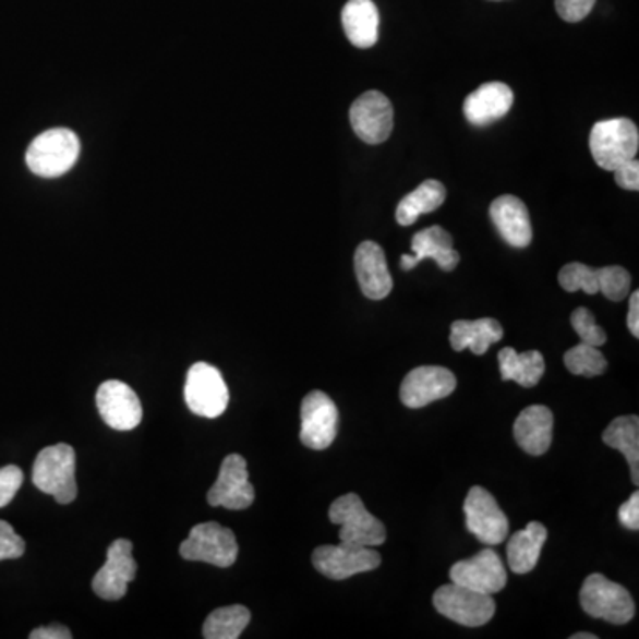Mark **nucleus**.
Here are the masks:
<instances>
[{
    "label": "nucleus",
    "mask_w": 639,
    "mask_h": 639,
    "mask_svg": "<svg viewBox=\"0 0 639 639\" xmlns=\"http://www.w3.org/2000/svg\"><path fill=\"white\" fill-rule=\"evenodd\" d=\"M514 106V92L503 82H489L463 101V114L474 126H487L508 114Z\"/></svg>",
    "instance_id": "obj_20"
},
{
    "label": "nucleus",
    "mask_w": 639,
    "mask_h": 639,
    "mask_svg": "<svg viewBox=\"0 0 639 639\" xmlns=\"http://www.w3.org/2000/svg\"><path fill=\"white\" fill-rule=\"evenodd\" d=\"M596 0H556V11L562 20L576 24L592 13Z\"/></svg>",
    "instance_id": "obj_36"
},
{
    "label": "nucleus",
    "mask_w": 639,
    "mask_h": 639,
    "mask_svg": "<svg viewBox=\"0 0 639 639\" xmlns=\"http://www.w3.org/2000/svg\"><path fill=\"white\" fill-rule=\"evenodd\" d=\"M329 519L341 526L339 540L345 544L377 547L386 542V526L366 510L358 494H345L330 505Z\"/></svg>",
    "instance_id": "obj_4"
},
{
    "label": "nucleus",
    "mask_w": 639,
    "mask_h": 639,
    "mask_svg": "<svg viewBox=\"0 0 639 639\" xmlns=\"http://www.w3.org/2000/svg\"><path fill=\"white\" fill-rule=\"evenodd\" d=\"M96 407L101 420L118 432H129L143 420V406L134 389L121 381H107L98 387Z\"/></svg>",
    "instance_id": "obj_15"
},
{
    "label": "nucleus",
    "mask_w": 639,
    "mask_h": 639,
    "mask_svg": "<svg viewBox=\"0 0 639 639\" xmlns=\"http://www.w3.org/2000/svg\"><path fill=\"white\" fill-rule=\"evenodd\" d=\"M602 441L610 448L618 449L627 458L630 466L632 483L639 482V418L638 415H622L611 421L604 430Z\"/></svg>",
    "instance_id": "obj_27"
},
{
    "label": "nucleus",
    "mask_w": 639,
    "mask_h": 639,
    "mask_svg": "<svg viewBox=\"0 0 639 639\" xmlns=\"http://www.w3.org/2000/svg\"><path fill=\"white\" fill-rule=\"evenodd\" d=\"M81 153V141L68 129L47 130L31 143L25 162L41 178H58L75 166Z\"/></svg>",
    "instance_id": "obj_2"
},
{
    "label": "nucleus",
    "mask_w": 639,
    "mask_h": 639,
    "mask_svg": "<svg viewBox=\"0 0 639 639\" xmlns=\"http://www.w3.org/2000/svg\"><path fill=\"white\" fill-rule=\"evenodd\" d=\"M251 622V611L248 607L234 606L219 607L212 611L205 625H203V638L206 639H237L244 632Z\"/></svg>",
    "instance_id": "obj_29"
},
{
    "label": "nucleus",
    "mask_w": 639,
    "mask_h": 639,
    "mask_svg": "<svg viewBox=\"0 0 639 639\" xmlns=\"http://www.w3.org/2000/svg\"><path fill=\"white\" fill-rule=\"evenodd\" d=\"M468 530L482 544L499 545L508 536V517L497 505L496 497L483 487H472L463 503Z\"/></svg>",
    "instance_id": "obj_10"
},
{
    "label": "nucleus",
    "mask_w": 639,
    "mask_h": 639,
    "mask_svg": "<svg viewBox=\"0 0 639 639\" xmlns=\"http://www.w3.org/2000/svg\"><path fill=\"white\" fill-rule=\"evenodd\" d=\"M338 407L322 391H311L301 406V441L305 448L327 449L338 434Z\"/></svg>",
    "instance_id": "obj_12"
},
{
    "label": "nucleus",
    "mask_w": 639,
    "mask_h": 639,
    "mask_svg": "<svg viewBox=\"0 0 639 639\" xmlns=\"http://www.w3.org/2000/svg\"><path fill=\"white\" fill-rule=\"evenodd\" d=\"M341 22L353 47L372 48L377 45L381 16L373 0H349L341 13Z\"/></svg>",
    "instance_id": "obj_24"
},
{
    "label": "nucleus",
    "mask_w": 639,
    "mask_h": 639,
    "mask_svg": "<svg viewBox=\"0 0 639 639\" xmlns=\"http://www.w3.org/2000/svg\"><path fill=\"white\" fill-rule=\"evenodd\" d=\"M570 324H572L574 330L578 333L582 343L592 345V347H602V345L606 343V330L596 324L595 316L587 308H578V310L574 311L572 316H570Z\"/></svg>",
    "instance_id": "obj_33"
},
{
    "label": "nucleus",
    "mask_w": 639,
    "mask_h": 639,
    "mask_svg": "<svg viewBox=\"0 0 639 639\" xmlns=\"http://www.w3.org/2000/svg\"><path fill=\"white\" fill-rule=\"evenodd\" d=\"M212 506L228 510H245L254 502L253 483L249 482L248 462L242 455H228L220 466L217 482L206 496Z\"/></svg>",
    "instance_id": "obj_14"
},
{
    "label": "nucleus",
    "mask_w": 639,
    "mask_h": 639,
    "mask_svg": "<svg viewBox=\"0 0 639 639\" xmlns=\"http://www.w3.org/2000/svg\"><path fill=\"white\" fill-rule=\"evenodd\" d=\"M180 554L189 562H203L228 568L237 562L239 544L234 533L219 522H203L192 528L189 539L180 545Z\"/></svg>",
    "instance_id": "obj_6"
},
{
    "label": "nucleus",
    "mask_w": 639,
    "mask_h": 639,
    "mask_svg": "<svg viewBox=\"0 0 639 639\" xmlns=\"http://www.w3.org/2000/svg\"><path fill=\"white\" fill-rule=\"evenodd\" d=\"M494 2H499V0H494Z\"/></svg>",
    "instance_id": "obj_42"
},
{
    "label": "nucleus",
    "mask_w": 639,
    "mask_h": 639,
    "mask_svg": "<svg viewBox=\"0 0 639 639\" xmlns=\"http://www.w3.org/2000/svg\"><path fill=\"white\" fill-rule=\"evenodd\" d=\"M412 256H401V270H412L423 260H434L444 273H451L460 262V254L454 249V239L446 229L441 226L423 229L412 239Z\"/></svg>",
    "instance_id": "obj_18"
},
{
    "label": "nucleus",
    "mask_w": 639,
    "mask_h": 639,
    "mask_svg": "<svg viewBox=\"0 0 639 639\" xmlns=\"http://www.w3.org/2000/svg\"><path fill=\"white\" fill-rule=\"evenodd\" d=\"M31 639H72L73 635L64 625H50V627H39L34 629L29 635Z\"/></svg>",
    "instance_id": "obj_39"
},
{
    "label": "nucleus",
    "mask_w": 639,
    "mask_h": 639,
    "mask_svg": "<svg viewBox=\"0 0 639 639\" xmlns=\"http://www.w3.org/2000/svg\"><path fill=\"white\" fill-rule=\"evenodd\" d=\"M185 401L200 418H219L229 403V391L222 373L208 363H196L186 373Z\"/></svg>",
    "instance_id": "obj_8"
},
{
    "label": "nucleus",
    "mask_w": 639,
    "mask_h": 639,
    "mask_svg": "<svg viewBox=\"0 0 639 639\" xmlns=\"http://www.w3.org/2000/svg\"><path fill=\"white\" fill-rule=\"evenodd\" d=\"M75 471V449L70 444H53L36 457L33 483L39 491L56 497L59 505H70L76 497Z\"/></svg>",
    "instance_id": "obj_1"
},
{
    "label": "nucleus",
    "mask_w": 639,
    "mask_h": 639,
    "mask_svg": "<svg viewBox=\"0 0 639 639\" xmlns=\"http://www.w3.org/2000/svg\"><path fill=\"white\" fill-rule=\"evenodd\" d=\"M627 327H629L630 335L639 338V291H632V297H630Z\"/></svg>",
    "instance_id": "obj_40"
},
{
    "label": "nucleus",
    "mask_w": 639,
    "mask_h": 639,
    "mask_svg": "<svg viewBox=\"0 0 639 639\" xmlns=\"http://www.w3.org/2000/svg\"><path fill=\"white\" fill-rule=\"evenodd\" d=\"M554 415L544 406H531L520 412L514 425L517 444L526 454L540 457L553 443Z\"/></svg>",
    "instance_id": "obj_22"
},
{
    "label": "nucleus",
    "mask_w": 639,
    "mask_h": 639,
    "mask_svg": "<svg viewBox=\"0 0 639 639\" xmlns=\"http://www.w3.org/2000/svg\"><path fill=\"white\" fill-rule=\"evenodd\" d=\"M25 553V542L19 536L13 526L0 520V562L4 559L22 558Z\"/></svg>",
    "instance_id": "obj_34"
},
{
    "label": "nucleus",
    "mask_w": 639,
    "mask_h": 639,
    "mask_svg": "<svg viewBox=\"0 0 639 639\" xmlns=\"http://www.w3.org/2000/svg\"><path fill=\"white\" fill-rule=\"evenodd\" d=\"M434 606L441 615L466 627H482L496 613V602L492 595L455 582L444 584L434 593Z\"/></svg>",
    "instance_id": "obj_7"
},
{
    "label": "nucleus",
    "mask_w": 639,
    "mask_h": 639,
    "mask_svg": "<svg viewBox=\"0 0 639 639\" xmlns=\"http://www.w3.org/2000/svg\"><path fill=\"white\" fill-rule=\"evenodd\" d=\"M599 291L613 302H622L630 291V274L624 267H604L596 270Z\"/></svg>",
    "instance_id": "obj_32"
},
{
    "label": "nucleus",
    "mask_w": 639,
    "mask_h": 639,
    "mask_svg": "<svg viewBox=\"0 0 639 639\" xmlns=\"http://www.w3.org/2000/svg\"><path fill=\"white\" fill-rule=\"evenodd\" d=\"M391 101L381 92H366L353 101L350 109V123L353 132L363 143L382 144L386 143L393 132Z\"/></svg>",
    "instance_id": "obj_11"
},
{
    "label": "nucleus",
    "mask_w": 639,
    "mask_h": 639,
    "mask_svg": "<svg viewBox=\"0 0 639 639\" xmlns=\"http://www.w3.org/2000/svg\"><path fill=\"white\" fill-rule=\"evenodd\" d=\"M132 542L118 539L107 548V562L93 578V590L104 601H120L129 582L134 581L137 564L132 556Z\"/></svg>",
    "instance_id": "obj_13"
},
{
    "label": "nucleus",
    "mask_w": 639,
    "mask_h": 639,
    "mask_svg": "<svg viewBox=\"0 0 639 639\" xmlns=\"http://www.w3.org/2000/svg\"><path fill=\"white\" fill-rule=\"evenodd\" d=\"M559 287L568 293L582 290L588 296L599 293V279L595 268H590L584 263H568L558 274Z\"/></svg>",
    "instance_id": "obj_31"
},
{
    "label": "nucleus",
    "mask_w": 639,
    "mask_h": 639,
    "mask_svg": "<svg viewBox=\"0 0 639 639\" xmlns=\"http://www.w3.org/2000/svg\"><path fill=\"white\" fill-rule=\"evenodd\" d=\"M457 387V377L443 366H420L412 370L400 387L403 406L421 409L434 401L443 400Z\"/></svg>",
    "instance_id": "obj_17"
},
{
    "label": "nucleus",
    "mask_w": 639,
    "mask_h": 639,
    "mask_svg": "<svg viewBox=\"0 0 639 639\" xmlns=\"http://www.w3.org/2000/svg\"><path fill=\"white\" fill-rule=\"evenodd\" d=\"M565 366L574 375H584V377H596L607 370V361L602 355L599 347H592L588 343H579L565 353Z\"/></svg>",
    "instance_id": "obj_30"
},
{
    "label": "nucleus",
    "mask_w": 639,
    "mask_h": 639,
    "mask_svg": "<svg viewBox=\"0 0 639 639\" xmlns=\"http://www.w3.org/2000/svg\"><path fill=\"white\" fill-rule=\"evenodd\" d=\"M24 483V472L16 466H5L0 469V508L10 505L15 499L16 492Z\"/></svg>",
    "instance_id": "obj_35"
},
{
    "label": "nucleus",
    "mask_w": 639,
    "mask_h": 639,
    "mask_svg": "<svg viewBox=\"0 0 639 639\" xmlns=\"http://www.w3.org/2000/svg\"><path fill=\"white\" fill-rule=\"evenodd\" d=\"M449 579L455 584L489 593V595L502 592L508 582L505 565L499 554L491 547L483 548L472 558L457 562L449 570Z\"/></svg>",
    "instance_id": "obj_16"
},
{
    "label": "nucleus",
    "mask_w": 639,
    "mask_h": 639,
    "mask_svg": "<svg viewBox=\"0 0 639 639\" xmlns=\"http://www.w3.org/2000/svg\"><path fill=\"white\" fill-rule=\"evenodd\" d=\"M381 554L364 545H319L313 553V565L325 578L343 581L355 574L370 572L381 567Z\"/></svg>",
    "instance_id": "obj_9"
},
{
    "label": "nucleus",
    "mask_w": 639,
    "mask_h": 639,
    "mask_svg": "<svg viewBox=\"0 0 639 639\" xmlns=\"http://www.w3.org/2000/svg\"><path fill=\"white\" fill-rule=\"evenodd\" d=\"M579 599L584 613L593 618H601L615 625H624L635 618V601L630 593L622 584L610 581L602 574L588 576Z\"/></svg>",
    "instance_id": "obj_5"
},
{
    "label": "nucleus",
    "mask_w": 639,
    "mask_h": 639,
    "mask_svg": "<svg viewBox=\"0 0 639 639\" xmlns=\"http://www.w3.org/2000/svg\"><path fill=\"white\" fill-rule=\"evenodd\" d=\"M618 519H620L622 526L627 530L638 531L639 530V494L635 492L632 496L620 506L618 510Z\"/></svg>",
    "instance_id": "obj_38"
},
{
    "label": "nucleus",
    "mask_w": 639,
    "mask_h": 639,
    "mask_svg": "<svg viewBox=\"0 0 639 639\" xmlns=\"http://www.w3.org/2000/svg\"><path fill=\"white\" fill-rule=\"evenodd\" d=\"M503 336L505 330L497 319H457L451 324L449 343L457 352L469 349L477 355H483L491 349V345L502 341Z\"/></svg>",
    "instance_id": "obj_23"
},
{
    "label": "nucleus",
    "mask_w": 639,
    "mask_h": 639,
    "mask_svg": "<svg viewBox=\"0 0 639 639\" xmlns=\"http://www.w3.org/2000/svg\"><path fill=\"white\" fill-rule=\"evenodd\" d=\"M446 201V186L437 180H426L407 194L396 208V222L400 226H412L421 215L435 212Z\"/></svg>",
    "instance_id": "obj_28"
},
{
    "label": "nucleus",
    "mask_w": 639,
    "mask_h": 639,
    "mask_svg": "<svg viewBox=\"0 0 639 639\" xmlns=\"http://www.w3.org/2000/svg\"><path fill=\"white\" fill-rule=\"evenodd\" d=\"M613 172H615L616 185L620 186V189L639 191V162L636 158H630Z\"/></svg>",
    "instance_id": "obj_37"
},
{
    "label": "nucleus",
    "mask_w": 639,
    "mask_h": 639,
    "mask_svg": "<svg viewBox=\"0 0 639 639\" xmlns=\"http://www.w3.org/2000/svg\"><path fill=\"white\" fill-rule=\"evenodd\" d=\"M353 267L358 276L359 287L364 296L372 301L386 299L393 290V277L387 268L386 254L381 245L375 242H363L359 244Z\"/></svg>",
    "instance_id": "obj_19"
},
{
    "label": "nucleus",
    "mask_w": 639,
    "mask_h": 639,
    "mask_svg": "<svg viewBox=\"0 0 639 639\" xmlns=\"http://www.w3.org/2000/svg\"><path fill=\"white\" fill-rule=\"evenodd\" d=\"M547 540V528L542 522H530L525 530L517 531L508 542V565L511 572L528 574L539 564L540 553Z\"/></svg>",
    "instance_id": "obj_25"
},
{
    "label": "nucleus",
    "mask_w": 639,
    "mask_h": 639,
    "mask_svg": "<svg viewBox=\"0 0 639 639\" xmlns=\"http://www.w3.org/2000/svg\"><path fill=\"white\" fill-rule=\"evenodd\" d=\"M503 381H514L522 387H534L544 377L545 359L539 350L517 353L511 347L497 355Z\"/></svg>",
    "instance_id": "obj_26"
},
{
    "label": "nucleus",
    "mask_w": 639,
    "mask_h": 639,
    "mask_svg": "<svg viewBox=\"0 0 639 639\" xmlns=\"http://www.w3.org/2000/svg\"><path fill=\"white\" fill-rule=\"evenodd\" d=\"M572 639H596L595 635H590V632H576V635L570 636Z\"/></svg>",
    "instance_id": "obj_41"
},
{
    "label": "nucleus",
    "mask_w": 639,
    "mask_h": 639,
    "mask_svg": "<svg viewBox=\"0 0 639 639\" xmlns=\"http://www.w3.org/2000/svg\"><path fill=\"white\" fill-rule=\"evenodd\" d=\"M639 146L638 126L627 118L599 121L590 132V152L599 168L615 171L636 157Z\"/></svg>",
    "instance_id": "obj_3"
},
{
    "label": "nucleus",
    "mask_w": 639,
    "mask_h": 639,
    "mask_svg": "<svg viewBox=\"0 0 639 639\" xmlns=\"http://www.w3.org/2000/svg\"><path fill=\"white\" fill-rule=\"evenodd\" d=\"M489 215L506 244L516 249H525L531 244L533 228H531L530 212L519 197H497L492 203Z\"/></svg>",
    "instance_id": "obj_21"
}]
</instances>
